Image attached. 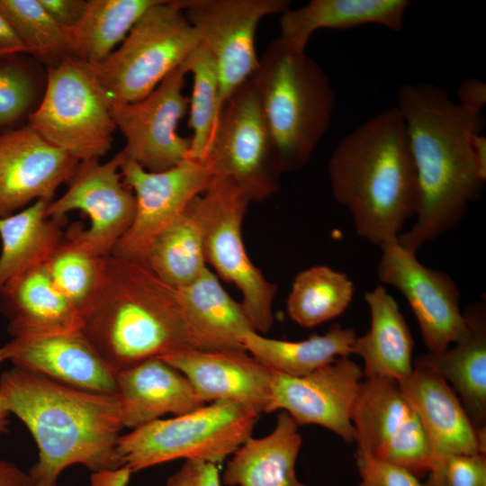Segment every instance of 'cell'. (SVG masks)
I'll list each match as a JSON object with an SVG mask.
<instances>
[{"label":"cell","instance_id":"28","mask_svg":"<svg viewBox=\"0 0 486 486\" xmlns=\"http://www.w3.org/2000/svg\"><path fill=\"white\" fill-rule=\"evenodd\" d=\"M410 4L407 0H311L281 14L279 38L290 47L305 51L311 35L320 29L380 24L400 32Z\"/></svg>","mask_w":486,"mask_h":486},{"label":"cell","instance_id":"9","mask_svg":"<svg viewBox=\"0 0 486 486\" xmlns=\"http://www.w3.org/2000/svg\"><path fill=\"white\" fill-rule=\"evenodd\" d=\"M249 202L231 178L221 176H213L206 189L193 200L202 226L206 263L238 288L252 328L263 335L274 323L277 285L266 278L247 253L242 223Z\"/></svg>","mask_w":486,"mask_h":486},{"label":"cell","instance_id":"10","mask_svg":"<svg viewBox=\"0 0 486 486\" xmlns=\"http://www.w3.org/2000/svg\"><path fill=\"white\" fill-rule=\"evenodd\" d=\"M202 161L212 176L231 178L250 202L278 190L282 171L274 140L250 78L222 104Z\"/></svg>","mask_w":486,"mask_h":486},{"label":"cell","instance_id":"35","mask_svg":"<svg viewBox=\"0 0 486 486\" xmlns=\"http://www.w3.org/2000/svg\"><path fill=\"white\" fill-rule=\"evenodd\" d=\"M5 16L28 55L47 68L66 56H73V47L66 29L45 11L39 0H0Z\"/></svg>","mask_w":486,"mask_h":486},{"label":"cell","instance_id":"45","mask_svg":"<svg viewBox=\"0 0 486 486\" xmlns=\"http://www.w3.org/2000/svg\"><path fill=\"white\" fill-rule=\"evenodd\" d=\"M0 486H30L28 473L14 463L0 460Z\"/></svg>","mask_w":486,"mask_h":486},{"label":"cell","instance_id":"17","mask_svg":"<svg viewBox=\"0 0 486 486\" xmlns=\"http://www.w3.org/2000/svg\"><path fill=\"white\" fill-rule=\"evenodd\" d=\"M363 376L361 366L348 356L303 376L274 371L269 413L285 411L298 427L321 426L352 443L351 416Z\"/></svg>","mask_w":486,"mask_h":486},{"label":"cell","instance_id":"15","mask_svg":"<svg viewBox=\"0 0 486 486\" xmlns=\"http://www.w3.org/2000/svg\"><path fill=\"white\" fill-rule=\"evenodd\" d=\"M379 279L405 297L430 353H438L464 339L469 328L460 310V292L446 273L424 266L416 253L393 239L381 247Z\"/></svg>","mask_w":486,"mask_h":486},{"label":"cell","instance_id":"47","mask_svg":"<svg viewBox=\"0 0 486 486\" xmlns=\"http://www.w3.org/2000/svg\"><path fill=\"white\" fill-rule=\"evenodd\" d=\"M10 351L8 345L0 347V364L5 360H9Z\"/></svg>","mask_w":486,"mask_h":486},{"label":"cell","instance_id":"21","mask_svg":"<svg viewBox=\"0 0 486 486\" xmlns=\"http://www.w3.org/2000/svg\"><path fill=\"white\" fill-rule=\"evenodd\" d=\"M7 345L15 367L78 390L116 395V374L81 331L14 338Z\"/></svg>","mask_w":486,"mask_h":486},{"label":"cell","instance_id":"18","mask_svg":"<svg viewBox=\"0 0 486 486\" xmlns=\"http://www.w3.org/2000/svg\"><path fill=\"white\" fill-rule=\"evenodd\" d=\"M80 161L29 124L0 134V218L39 200L52 202Z\"/></svg>","mask_w":486,"mask_h":486},{"label":"cell","instance_id":"43","mask_svg":"<svg viewBox=\"0 0 486 486\" xmlns=\"http://www.w3.org/2000/svg\"><path fill=\"white\" fill-rule=\"evenodd\" d=\"M132 472V470L127 465L93 472L90 476V485L127 486Z\"/></svg>","mask_w":486,"mask_h":486},{"label":"cell","instance_id":"26","mask_svg":"<svg viewBox=\"0 0 486 486\" xmlns=\"http://www.w3.org/2000/svg\"><path fill=\"white\" fill-rule=\"evenodd\" d=\"M371 325L356 338L352 354L362 357L365 378H385L400 382L413 371L414 340L397 302L382 285L364 294Z\"/></svg>","mask_w":486,"mask_h":486},{"label":"cell","instance_id":"22","mask_svg":"<svg viewBox=\"0 0 486 486\" xmlns=\"http://www.w3.org/2000/svg\"><path fill=\"white\" fill-rule=\"evenodd\" d=\"M116 386L122 425L131 429L167 414H185L205 404L188 379L160 357L118 372Z\"/></svg>","mask_w":486,"mask_h":486},{"label":"cell","instance_id":"8","mask_svg":"<svg viewBox=\"0 0 486 486\" xmlns=\"http://www.w3.org/2000/svg\"><path fill=\"white\" fill-rule=\"evenodd\" d=\"M202 43L176 0H158L105 59L91 65L115 103L150 94Z\"/></svg>","mask_w":486,"mask_h":486},{"label":"cell","instance_id":"31","mask_svg":"<svg viewBox=\"0 0 486 486\" xmlns=\"http://www.w3.org/2000/svg\"><path fill=\"white\" fill-rule=\"evenodd\" d=\"M158 1L87 0L80 21L66 29L71 40L73 56L90 65L102 62Z\"/></svg>","mask_w":486,"mask_h":486},{"label":"cell","instance_id":"42","mask_svg":"<svg viewBox=\"0 0 486 486\" xmlns=\"http://www.w3.org/2000/svg\"><path fill=\"white\" fill-rule=\"evenodd\" d=\"M458 104L464 108L482 112L486 104V84L477 78H468L457 89Z\"/></svg>","mask_w":486,"mask_h":486},{"label":"cell","instance_id":"20","mask_svg":"<svg viewBox=\"0 0 486 486\" xmlns=\"http://www.w3.org/2000/svg\"><path fill=\"white\" fill-rule=\"evenodd\" d=\"M160 358L188 379L205 404L229 400L269 413L274 371L246 350L187 349Z\"/></svg>","mask_w":486,"mask_h":486},{"label":"cell","instance_id":"44","mask_svg":"<svg viewBox=\"0 0 486 486\" xmlns=\"http://www.w3.org/2000/svg\"><path fill=\"white\" fill-rule=\"evenodd\" d=\"M0 51L3 53H26V50L10 25L5 16L0 12Z\"/></svg>","mask_w":486,"mask_h":486},{"label":"cell","instance_id":"12","mask_svg":"<svg viewBox=\"0 0 486 486\" xmlns=\"http://www.w3.org/2000/svg\"><path fill=\"white\" fill-rule=\"evenodd\" d=\"M120 171L134 194L136 208L130 228L111 255L145 264L156 238L206 189L213 176L203 161L188 158L168 170L149 172L122 153Z\"/></svg>","mask_w":486,"mask_h":486},{"label":"cell","instance_id":"2","mask_svg":"<svg viewBox=\"0 0 486 486\" xmlns=\"http://www.w3.org/2000/svg\"><path fill=\"white\" fill-rule=\"evenodd\" d=\"M0 391L37 445L30 486H58L60 473L76 464L92 472L123 465L116 452L124 428L116 395L78 390L15 366L1 374Z\"/></svg>","mask_w":486,"mask_h":486},{"label":"cell","instance_id":"36","mask_svg":"<svg viewBox=\"0 0 486 486\" xmlns=\"http://www.w3.org/2000/svg\"><path fill=\"white\" fill-rule=\"evenodd\" d=\"M184 62L194 81L188 111L193 134L187 158L202 161L219 114V75L212 56L202 43Z\"/></svg>","mask_w":486,"mask_h":486},{"label":"cell","instance_id":"16","mask_svg":"<svg viewBox=\"0 0 486 486\" xmlns=\"http://www.w3.org/2000/svg\"><path fill=\"white\" fill-rule=\"evenodd\" d=\"M121 162V151L104 163L80 162L67 191L47 208V215L56 219L74 210L86 214L90 225L84 229L77 224L78 233L101 256L111 255L135 214L136 199L122 179Z\"/></svg>","mask_w":486,"mask_h":486},{"label":"cell","instance_id":"14","mask_svg":"<svg viewBox=\"0 0 486 486\" xmlns=\"http://www.w3.org/2000/svg\"><path fill=\"white\" fill-rule=\"evenodd\" d=\"M187 74L183 62L144 98L112 104V119L126 140L121 152L147 171L168 170L188 158L191 140L177 132L189 107L183 94Z\"/></svg>","mask_w":486,"mask_h":486},{"label":"cell","instance_id":"24","mask_svg":"<svg viewBox=\"0 0 486 486\" xmlns=\"http://www.w3.org/2000/svg\"><path fill=\"white\" fill-rule=\"evenodd\" d=\"M177 291L195 349L245 350L243 338L254 328L241 302L227 292L208 267L194 282Z\"/></svg>","mask_w":486,"mask_h":486},{"label":"cell","instance_id":"41","mask_svg":"<svg viewBox=\"0 0 486 486\" xmlns=\"http://www.w3.org/2000/svg\"><path fill=\"white\" fill-rule=\"evenodd\" d=\"M49 15L62 28L75 26L82 18L86 1L85 0H39Z\"/></svg>","mask_w":486,"mask_h":486},{"label":"cell","instance_id":"37","mask_svg":"<svg viewBox=\"0 0 486 486\" xmlns=\"http://www.w3.org/2000/svg\"><path fill=\"white\" fill-rule=\"evenodd\" d=\"M26 53L0 55V134L28 124L45 85L37 65Z\"/></svg>","mask_w":486,"mask_h":486},{"label":"cell","instance_id":"3","mask_svg":"<svg viewBox=\"0 0 486 486\" xmlns=\"http://www.w3.org/2000/svg\"><path fill=\"white\" fill-rule=\"evenodd\" d=\"M328 177L359 237L379 247L396 239L414 216L417 194L400 110L388 108L343 137L330 156Z\"/></svg>","mask_w":486,"mask_h":486},{"label":"cell","instance_id":"48","mask_svg":"<svg viewBox=\"0 0 486 486\" xmlns=\"http://www.w3.org/2000/svg\"><path fill=\"white\" fill-rule=\"evenodd\" d=\"M1 54H8V53H3V52L0 51V55H1Z\"/></svg>","mask_w":486,"mask_h":486},{"label":"cell","instance_id":"40","mask_svg":"<svg viewBox=\"0 0 486 486\" xmlns=\"http://www.w3.org/2000/svg\"><path fill=\"white\" fill-rule=\"evenodd\" d=\"M166 486H221L217 464L189 459L166 481Z\"/></svg>","mask_w":486,"mask_h":486},{"label":"cell","instance_id":"1","mask_svg":"<svg viewBox=\"0 0 486 486\" xmlns=\"http://www.w3.org/2000/svg\"><path fill=\"white\" fill-rule=\"evenodd\" d=\"M397 101L417 184L416 221L397 239L417 254L454 228L479 196L486 180L485 120L433 84L403 85Z\"/></svg>","mask_w":486,"mask_h":486},{"label":"cell","instance_id":"19","mask_svg":"<svg viewBox=\"0 0 486 486\" xmlns=\"http://www.w3.org/2000/svg\"><path fill=\"white\" fill-rule=\"evenodd\" d=\"M415 409L428 441L436 480L445 460L453 454H486V429L477 428L449 383L432 369L416 364L411 374L398 382Z\"/></svg>","mask_w":486,"mask_h":486},{"label":"cell","instance_id":"6","mask_svg":"<svg viewBox=\"0 0 486 486\" xmlns=\"http://www.w3.org/2000/svg\"><path fill=\"white\" fill-rule=\"evenodd\" d=\"M259 415L246 404L210 402L120 436L116 452L133 472L180 458L218 465L251 436Z\"/></svg>","mask_w":486,"mask_h":486},{"label":"cell","instance_id":"29","mask_svg":"<svg viewBox=\"0 0 486 486\" xmlns=\"http://www.w3.org/2000/svg\"><path fill=\"white\" fill-rule=\"evenodd\" d=\"M49 203L39 200L0 218V290L13 279L44 265L62 240L66 218L49 217Z\"/></svg>","mask_w":486,"mask_h":486},{"label":"cell","instance_id":"39","mask_svg":"<svg viewBox=\"0 0 486 486\" xmlns=\"http://www.w3.org/2000/svg\"><path fill=\"white\" fill-rule=\"evenodd\" d=\"M430 481L433 486H486V454L450 455L439 476Z\"/></svg>","mask_w":486,"mask_h":486},{"label":"cell","instance_id":"46","mask_svg":"<svg viewBox=\"0 0 486 486\" xmlns=\"http://www.w3.org/2000/svg\"><path fill=\"white\" fill-rule=\"evenodd\" d=\"M10 412L5 405L4 400L0 391V434L8 433V416Z\"/></svg>","mask_w":486,"mask_h":486},{"label":"cell","instance_id":"23","mask_svg":"<svg viewBox=\"0 0 486 486\" xmlns=\"http://www.w3.org/2000/svg\"><path fill=\"white\" fill-rule=\"evenodd\" d=\"M0 312L13 338L81 331L83 325L81 314L54 284L44 265L0 290Z\"/></svg>","mask_w":486,"mask_h":486},{"label":"cell","instance_id":"4","mask_svg":"<svg viewBox=\"0 0 486 486\" xmlns=\"http://www.w3.org/2000/svg\"><path fill=\"white\" fill-rule=\"evenodd\" d=\"M81 332L115 374L195 349L177 289L146 265L113 255L104 257L102 281Z\"/></svg>","mask_w":486,"mask_h":486},{"label":"cell","instance_id":"38","mask_svg":"<svg viewBox=\"0 0 486 486\" xmlns=\"http://www.w3.org/2000/svg\"><path fill=\"white\" fill-rule=\"evenodd\" d=\"M356 462L360 475L359 486H433L429 478L422 482L409 470L362 449L356 448Z\"/></svg>","mask_w":486,"mask_h":486},{"label":"cell","instance_id":"27","mask_svg":"<svg viewBox=\"0 0 486 486\" xmlns=\"http://www.w3.org/2000/svg\"><path fill=\"white\" fill-rule=\"evenodd\" d=\"M298 425L285 411L274 429L262 437H248L231 455L222 473L228 486H309L296 476L302 438Z\"/></svg>","mask_w":486,"mask_h":486},{"label":"cell","instance_id":"11","mask_svg":"<svg viewBox=\"0 0 486 486\" xmlns=\"http://www.w3.org/2000/svg\"><path fill=\"white\" fill-rule=\"evenodd\" d=\"M176 1L216 64L220 112L224 102L251 77L257 66L255 36L260 21L282 14L290 8V1Z\"/></svg>","mask_w":486,"mask_h":486},{"label":"cell","instance_id":"30","mask_svg":"<svg viewBox=\"0 0 486 486\" xmlns=\"http://www.w3.org/2000/svg\"><path fill=\"white\" fill-rule=\"evenodd\" d=\"M356 338L354 328L332 325L322 335L300 341L270 338L251 330L243 338L244 349L275 372L303 376L352 354Z\"/></svg>","mask_w":486,"mask_h":486},{"label":"cell","instance_id":"33","mask_svg":"<svg viewBox=\"0 0 486 486\" xmlns=\"http://www.w3.org/2000/svg\"><path fill=\"white\" fill-rule=\"evenodd\" d=\"M354 292V284L346 274L327 266H314L294 278L287 312L298 325L313 328L341 315Z\"/></svg>","mask_w":486,"mask_h":486},{"label":"cell","instance_id":"25","mask_svg":"<svg viewBox=\"0 0 486 486\" xmlns=\"http://www.w3.org/2000/svg\"><path fill=\"white\" fill-rule=\"evenodd\" d=\"M467 337L438 353L420 355L414 363L427 366L450 382L472 424L486 429V307L478 302L463 312Z\"/></svg>","mask_w":486,"mask_h":486},{"label":"cell","instance_id":"13","mask_svg":"<svg viewBox=\"0 0 486 486\" xmlns=\"http://www.w3.org/2000/svg\"><path fill=\"white\" fill-rule=\"evenodd\" d=\"M356 448L400 465L418 478L429 473L430 452L420 419L399 383L362 381L351 416Z\"/></svg>","mask_w":486,"mask_h":486},{"label":"cell","instance_id":"7","mask_svg":"<svg viewBox=\"0 0 486 486\" xmlns=\"http://www.w3.org/2000/svg\"><path fill=\"white\" fill-rule=\"evenodd\" d=\"M112 102L90 64L66 56L47 68L45 89L28 124L78 161L100 160L117 130Z\"/></svg>","mask_w":486,"mask_h":486},{"label":"cell","instance_id":"32","mask_svg":"<svg viewBox=\"0 0 486 486\" xmlns=\"http://www.w3.org/2000/svg\"><path fill=\"white\" fill-rule=\"evenodd\" d=\"M144 265L176 289L194 282L208 267L202 226L193 201L156 238Z\"/></svg>","mask_w":486,"mask_h":486},{"label":"cell","instance_id":"34","mask_svg":"<svg viewBox=\"0 0 486 486\" xmlns=\"http://www.w3.org/2000/svg\"><path fill=\"white\" fill-rule=\"evenodd\" d=\"M104 257L80 237L77 223H75L64 233L62 240L44 264L54 284L82 318L99 289Z\"/></svg>","mask_w":486,"mask_h":486},{"label":"cell","instance_id":"5","mask_svg":"<svg viewBox=\"0 0 486 486\" xmlns=\"http://www.w3.org/2000/svg\"><path fill=\"white\" fill-rule=\"evenodd\" d=\"M274 140L282 173L302 168L327 132L336 94L305 51L273 40L250 77Z\"/></svg>","mask_w":486,"mask_h":486}]
</instances>
